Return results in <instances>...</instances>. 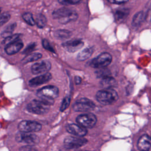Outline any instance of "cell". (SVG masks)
Listing matches in <instances>:
<instances>
[{
    "instance_id": "6da1fadb",
    "label": "cell",
    "mask_w": 151,
    "mask_h": 151,
    "mask_svg": "<svg viewBox=\"0 0 151 151\" xmlns=\"http://www.w3.org/2000/svg\"><path fill=\"white\" fill-rule=\"evenodd\" d=\"M59 91L57 87L48 86L44 87L38 90L37 95L39 99L44 101L49 105L54 103V99L58 96Z\"/></svg>"
},
{
    "instance_id": "7a4b0ae2",
    "label": "cell",
    "mask_w": 151,
    "mask_h": 151,
    "mask_svg": "<svg viewBox=\"0 0 151 151\" xmlns=\"http://www.w3.org/2000/svg\"><path fill=\"white\" fill-rule=\"evenodd\" d=\"M52 16L54 18L57 19L61 24H67L74 21L78 18L76 12L67 8H61L54 11Z\"/></svg>"
},
{
    "instance_id": "3957f363",
    "label": "cell",
    "mask_w": 151,
    "mask_h": 151,
    "mask_svg": "<svg viewBox=\"0 0 151 151\" xmlns=\"http://www.w3.org/2000/svg\"><path fill=\"white\" fill-rule=\"evenodd\" d=\"M97 100L103 104H111L117 101L118 94L111 88H104L99 91L96 95Z\"/></svg>"
},
{
    "instance_id": "277c9868",
    "label": "cell",
    "mask_w": 151,
    "mask_h": 151,
    "mask_svg": "<svg viewBox=\"0 0 151 151\" xmlns=\"http://www.w3.org/2000/svg\"><path fill=\"white\" fill-rule=\"evenodd\" d=\"M49 109L50 105L40 99L32 100L27 106V110L28 111L37 114L47 113Z\"/></svg>"
},
{
    "instance_id": "5b68a950",
    "label": "cell",
    "mask_w": 151,
    "mask_h": 151,
    "mask_svg": "<svg viewBox=\"0 0 151 151\" xmlns=\"http://www.w3.org/2000/svg\"><path fill=\"white\" fill-rule=\"evenodd\" d=\"M112 61V56L109 52H103L94 58L90 62V66L96 68H104L108 66Z\"/></svg>"
},
{
    "instance_id": "8992f818",
    "label": "cell",
    "mask_w": 151,
    "mask_h": 151,
    "mask_svg": "<svg viewBox=\"0 0 151 151\" xmlns=\"http://www.w3.org/2000/svg\"><path fill=\"white\" fill-rule=\"evenodd\" d=\"M77 124L85 129L92 128L97 122L96 116L92 113H85L78 116L76 118Z\"/></svg>"
},
{
    "instance_id": "52a82bcc",
    "label": "cell",
    "mask_w": 151,
    "mask_h": 151,
    "mask_svg": "<svg viewBox=\"0 0 151 151\" xmlns=\"http://www.w3.org/2000/svg\"><path fill=\"white\" fill-rule=\"evenodd\" d=\"M94 103L88 99L81 98L77 100L73 105V110L76 111L86 112L94 110Z\"/></svg>"
},
{
    "instance_id": "ba28073f",
    "label": "cell",
    "mask_w": 151,
    "mask_h": 151,
    "mask_svg": "<svg viewBox=\"0 0 151 151\" xmlns=\"http://www.w3.org/2000/svg\"><path fill=\"white\" fill-rule=\"evenodd\" d=\"M18 129L21 132H35L41 129V125L35 121L24 120L18 124Z\"/></svg>"
},
{
    "instance_id": "9c48e42d",
    "label": "cell",
    "mask_w": 151,
    "mask_h": 151,
    "mask_svg": "<svg viewBox=\"0 0 151 151\" xmlns=\"http://www.w3.org/2000/svg\"><path fill=\"white\" fill-rule=\"evenodd\" d=\"M87 140L83 137L68 136L64 140V146L68 149H77L86 145Z\"/></svg>"
},
{
    "instance_id": "30bf717a",
    "label": "cell",
    "mask_w": 151,
    "mask_h": 151,
    "mask_svg": "<svg viewBox=\"0 0 151 151\" xmlns=\"http://www.w3.org/2000/svg\"><path fill=\"white\" fill-rule=\"evenodd\" d=\"M16 140L18 142L28 145H35L39 142V138L35 134L21 132L16 136Z\"/></svg>"
},
{
    "instance_id": "8fae6325",
    "label": "cell",
    "mask_w": 151,
    "mask_h": 151,
    "mask_svg": "<svg viewBox=\"0 0 151 151\" xmlns=\"http://www.w3.org/2000/svg\"><path fill=\"white\" fill-rule=\"evenodd\" d=\"M51 68V63L47 60L37 62L31 67V71L34 74H46Z\"/></svg>"
},
{
    "instance_id": "7c38bea8",
    "label": "cell",
    "mask_w": 151,
    "mask_h": 151,
    "mask_svg": "<svg viewBox=\"0 0 151 151\" xmlns=\"http://www.w3.org/2000/svg\"><path fill=\"white\" fill-rule=\"evenodd\" d=\"M66 130L69 133L75 136L78 137H83L87 133L86 129L83 127L82 126L78 125V124H68L66 127Z\"/></svg>"
},
{
    "instance_id": "4fadbf2b",
    "label": "cell",
    "mask_w": 151,
    "mask_h": 151,
    "mask_svg": "<svg viewBox=\"0 0 151 151\" xmlns=\"http://www.w3.org/2000/svg\"><path fill=\"white\" fill-rule=\"evenodd\" d=\"M83 42L80 40L68 41L63 44V47L69 52H75L83 46Z\"/></svg>"
},
{
    "instance_id": "5bb4252c",
    "label": "cell",
    "mask_w": 151,
    "mask_h": 151,
    "mask_svg": "<svg viewBox=\"0 0 151 151\" xmlns=\"http://www.w3.org/2000/svg\"><path fill=\"white\" fill-rule=\"evenodd\" d=\"M52 76L50 73H46L42 74L41 76H39L38 77H34L29 80V84L30 86L32 87H35L40 85H41L42 84L46 83L49 80H51Z\"/></svg>"
},
{
    "instance_id": "9a60e30c",
    "label": "cell",
    "mask_w": 151,
    "mask_h": 151,
    "mask_svg": "<svg viewBox=\"0 0 151 151\" xmlns=\"http://www.w3.org/2000/svg\"><path fill=\"white\" fill-rule=\"evenodd\" d=\"M137 145L140 151H147L151 148V137L147 134L142 136L138 140Z\"/></svg>"
},
{
    "instance_id": "2e32d148",
    "label": "cell",
    "mask_w": 151,
    "mask_h": 151,
    "mask_svg": "<svg viewBox=\"0 0 151 151\" xmlns=\"http://www.w3.org/2000/svg\"><path fill=\"white\" fill-rule=\"evenodd\" d=\"M22 47L23 43L19 40H17V41L6 45L5 51L7 54L12 55L20 51Z\"/></svg>"
},
{
    "instance_id": "e0dca14e",
    "label": "cell",
    "mask_w": 151,
    "mask_h": 151,
    "mask_svg": "<svg viewBox=\"0 0 151 151\" xmlns=\"http://www.w3.org/2000/svg\"><path fill=\"white\" fill-rule=\"evenodd\" d=\"M146 14L143 12L140 11L137 13H136L133 18L132 24V26L134 27H139L146 19Z\"/></svg>"
},
{
    "instance_id": "ac0fdd59",
    "label": "cell",
    "mask_w": 151,
    "mask_h": 151,
    "mask_svg": "<svg viewBox=\"0 0 151 151\" xmlns=\"http://www.w3.org/2000/svg\"><path fill=\"white\" fill-rule=\"evenodd\" d=\"M93 48L92 47H88L80 51L77 55V60L79 61H84L91 57L93 52Z\"/></svg>"
},
{
    "instance_id": "d6986e66",
    "label": "cell",
    "mask_w": 151,
    "mask_h": 151,
    "mask_svg": "<svg viewBox=\"0 0 151 151\" xmlns=\"http://www.w3.org/2000/svg\"><path fill=\"white\" fill-rule=\"evenodd\" d=\"M129 14V10L127 9H121L117 10L114 14V18L117 22L123 21L126 19Z\"/></svg>"
},
{
    "instance_id": "ffe728a7",
    "label": "cell",
    "mask_w": 151,
    "mask_h": 151,
    "mask_svg": "<svg viewBox=\"0 0 151 151\" xmlns=\"http://www.w3.org/2000/svg\"><path fill=\"white\" fill-rule=\"evenodd\" d=\"M54 34V37L57 39L65 40L71 37V32L68 30L60 29V30L56 31Z\"/></svg>"
},
{
    "instance_id": "44dd1931",
    "label": "cell",
    "mask_w": 151,
    "mask_h": 151,
    "mask_svg": "<svg viewBox=\"0 0 151 151\" xmlns=\"http://www.w3.org/2000/svg\"><path fill=\"white\" fill-rule=\"evenodd\" d=\"M34 21L35 24L40 28L44 27L47 24L46 18L41 14H37L34 18Z\"/></svg>"
},
{
    "instance_id": "7402d4cb",
    "label": "cell",
    "mask_w": 151,
    "mask_h": 151,
    "mask_svg": "<svg viewBox=\"0 0 151 151\" xmlns=\"http://www.w3.org/2000/svg\"><path fill=\"white\" fill-rule=\"evenodd\" d=\"M42 57V54L39 52L33 53L31 54H29L25 57L22 60V62L23 63H27L29 62H32L34 61H36Z\"/></svg>"
},
{
    "instance_id": "603a6c76",
    "label": "cell",
    "mask_w": 151,
    "mask_h": 151,
    "mask_svg": "<svg viewBox=\"0 0 151 151\" xmlns=\"http://www.w3.org/2000/svg\"><path fill=\"white\" fill-rule=\"evenodd\" d=\"M96 74L97 77L101 78L103 79V78L110 77L111 73L110 70H109L106 67H104V68H98V70L96 71Z\"/></svg>"
},
{
    "instance_id": "cb8c5ba5",
    "label": "cell",
    "mask_w": 151,
    "mask_h": 151,
    "mask_svg": "<svg viewBox=\"0 0 151 151\" xmlns=\"http://www.w3.org/2000/svg\"><path fill=\"white\" fill-rule=\"evenodd\" d=\"M116 83L115 80L111 77H108L104 78H103L101 81V84L105 88H111V86L114 85Z\"/></svg>"
},
{
    "instance_id": "d4e9b609",
    "label": "cell",
    "mask_w": 151,
    "mask_h": 151,
    "mask_svg": "<svg viewBox=\"0 0 151 151\" xmlns=\"http://www.w3.org/2000/svg\"><path fill=\"white\" fill-rule=\"evenodd\" d=\"M15 27H16V24H15V23L9 25L7 27H6L4 29L3 32L1 34L2 37H3L4 38H6V37L11 35L12 33L14 31V30L15 29Z\"/></svg>"
},
{
    "instance_id": "484cf974",
    "label": "cell",
    "mask_w": 151,
    "mask_h": 151,
    "mask_svg": "<svg viewBox=\"0 0 151 151\" xmlns=\"http://www.w3.org/2000/svg\"><path fill=\"white\" fill-rule=\"evenodd\" d=\"M22 18L28 24L30 25H34L35 24L34 21V18L33 17L32 15L29 12H27L24 14L22 15Z\"/></svg>"
},
{
    "instance_id": "4316f807",
    "label": "cell",
    "mask_w": 151,
    "mask_h": 151,
    "mask_svg": "<svg viewBox=\"0 0 151 151\" xmlns=\"http://www.w3.org/2000/svg\"><path fill=\"white\" fill-rule=\"evenodd\" d=\"M19 37V34H15V35H11L6 38H5V40L3 41V44L5 45H7L17 40H18V38Z\"/></svg>"
},
{
    "instance_id": "83f0119b",
    "label": "cell",
    "mask_w": 151,
    "mask_h": 151,
    "mask_svg": "<svg viewBox=\"0 0 151 151\" xmlns=\"http://www.w3.org/2000/svg\"><path fill=\"white\" fill-rule=\"evenodd\" d=\"M70 103V98L69 97H65L63 99V102L61 103V105L60 107V110L61 111L65 110L67 109V107L69 106Z\"/></svg>"
},
{
    "instance_id": "f1b7e54d",
    "label": "cell",
    "mask_w": 151,
    "mask_h": 151,
    "mask_svg": "<svg viewBox=\"0 0 151 151\" xmlns=\"http://www.w3.org/2000/svg\"><path fill=\"white\" fill-rule=\"evenodd\" d=\"M11 15L8 13H4L0 17V27L6 23L10 19Z\"/></svg>"
},
{
    "instance_id": "f546056e",
    "label": "cell",
    "mask_w": 151,
    "mask_h": 151,
    "mask_svg": "<svg viewBox=\"0 0 151 151\" xmlns=\"http://www.w3.org/2000/svg\"><path fill=\"white\" fill-rule=\"evenodd\" d=\"M82 0H58V2L61 4L67 5H74L80 2Z\"/></svg>"
},
{
    "instance_id": "4dcf8cb0",
    "label": "cell",
    "mask_w": 151,
    "mask_h": 151,
    "mask_svg": "<svg viewBox=\"0 0 151 151\" xmlns=\"http://www.w3.org/2000/svg\"><path fill=\"white\" fill-rule=\"evenodd\" d=\"M42 46L45 49H46V50H47L53 52H54V50L53 48L52 47V46L50 45V44L49 43V42L47 40H42Z\"/></svg>"
},
{
    "instance_id": "1f68e13d",
    "label": "cell",
    "mask_w": 151,
    "mask_h": 151,
    "mask_svg": "<svg viewBox=\"0 0 151 151\" xmlns=\"http://www.w3.org/2000/svg\"><path fill=\"white\" fill-rule=\"evenodd\" d=\"M35 47V44H29V45L25 48V50H24V51L23 52H24V53H25V54L29 53V52H31L32 50H34Z\"/></svg>"
},
{
    "instance_id": "d6a6232c",
    "label": "cell",
    "mask_w": 151,
    "mask_h": 151,
    "mask_svg": "<svg viewBox=\"0 0 151 151\" xmlns=\"http://www.w3.org/2000/svg\"><path fill=\"white\" fill-rule=\"evenodd\" d=\"M109 2L114 4H122L129 1V0H107Z\"/></svg>"
},
{
    "instance_id": "836d02e7",
    "label": "cell",
    "mask_w": 151,
    "mask_h": 151,
    "mask_svg": "<svg viewBox=\"0 0 151 151\" xmlns=\"http://www.w3.org/2000/svg\"><path fill=\"white\" fill-rule=\"evenodd\" d=\"M75 81H76V84H80L81 83V78L80 77L76 76V78H75Z\"/></svg>"
},
{
    "instance_id": "e575fe53",
    "label": "cell",
    "mask_w": 151,
    "mask_h": 151,
    "mask_svg": "<svg viewBox=\"0 0 151 151\" xmlns=\"http://www.w3.org/2000/svg\"><path fill=\"white\" fill-rule=\"evenodd\" d=\"M147 151H151V148H150V149H149V150H147Z\"/></svg>"
},
{
    "instance_id": "d590c367",
    "label": "cell",
    "mask_w": 151,
    "mask_h": 151,
    "mask_svg": "<svg viewBox=\"0 0 151 151\" xmlns=\"http://www.w3.org/2000/svg\"><path fill=\"white\" fill-rule=\"evenodd\" d=\"M1 8H0V12H1Z\"/></svg>"
},
{
    "instance_id": "8d00e7d4",
    "label": "cell",
    "mask_w": 151,
    "mask_h": 151,
    "mask_svg": "<svg viewBox=\"0 0 151 151\" xmlns=\"http://www.w3.org/2000/svg\"><path fill=\"white\" fill-rule=\"evenodd\" d=\"M30 151H36V150H30Z\"/></svg>"
},
{
    "instance_id": "74e56055",
    "label": "cell",
    "mask_w": 151,
    "mask_h": 151,
    "mask_svg": "<svg viewBox=\"0 0 151 151\" xmlns=\"http://www.w3.org/2000/svg\"><path fill=\"white\" fill-rule=\"evenodd\" d=\"M81 151H87V150H81Z\"/></svg>"
}]
</instances>
